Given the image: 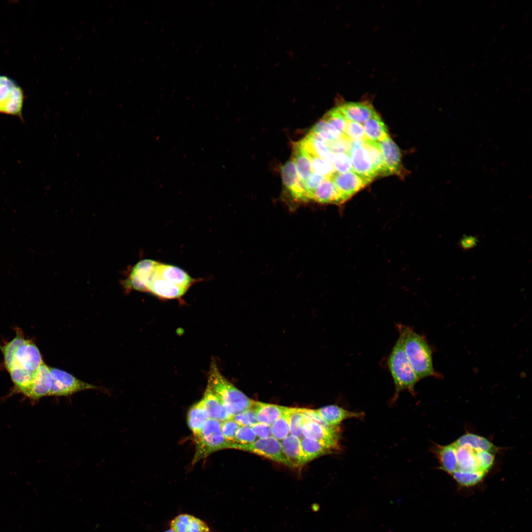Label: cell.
I'll return each mask as SVG.
<instances>
[{
    "label": "cell",
    "mask_w": 532,
    "mask_h": 532,
    "mask_svg": "<svg viewBox=\"0 0 532 532\" xmlns=\"http://www.w3.org/2000/svg\"><path fill=\"white\" fill-rule=\"evenodd\" d=\"M397 327L403 334L405 352L419 380L434 376L432 352L425 337L409 326L398 324Z\"/></svg>",
    "instance_id": "1"
},
{
    "label": "cell",
    "mask_w": 532,
    "mask_h": 532,
    "mask_svg": "<svg viewBox=\"0 0 532 532\" xmlns=\"http://www.w3.org/2000/svg\"><path fill=\"white\" fill-rule=\"evenodd\" d=\"M399 336L387 359V365L395 385V392L391 402H394L400 392L407 390L415 395V387L419 381L407 357L404 348L403 336Z\"/></svg>",
    "instance_id": "2"
},
{
    "label": "cell",
    "mask_w": 532,
    "mask_h": 532,
    "mask_svg": "<svg viewBox=\"0 0 532 532\" xmlns=\"http://www.w3.org/2000/svg\"><path fill=\"white\" fill-rule=\"evenodd\" d=\"M207 384L220 399L231 417L251 407L253 400L221 374L214 360L210 364Z\"/></svg>",
    "instance_id": "3"
},
{
    "label": "cell",
    "mask_w": 532,
    "mask_h": 532,
    "mask_svg": "<svg viewBox=\"0 0 532 532\" xmlns=\"http://www.w3.org/2000/svg\"><path fill=\"white\" fill-rule=\"evenodd\" d=\"M221 422L209 419L201 430L194 434L195 452L192 460L195 464L210 454L225 449H231L232 443L224 436Z\"/></svg>",
    "instance_id": "4"
},
{
    "label": "cell",
    "mask_w": 532,
    "mask_h": 532,
    "mask_svg": "<svg viewBox=\"0 0 532 532\" xmlns=\"http://www.w3.org/2000/svg\"><path fill=\"white\" fill-rule=\"evenodd\" d=\"M24 100L22 88L8 76L0 75V113L21 116Z\"/></svg>",
    "instance_id": "5"
},
{
    "label": "cell",
    "mask_w": 532,
    "mask_h": 532,
    "mask_svg": "<svg viewBox=\"0 0 532 532\" xmlns=\"http://www.w3.org/2000/svg\"><path fill=\"white\" fill-rule=\"evenodd\" d=\"M231 449L254 453L289 467H293L284 454L281 442L273 436L259 438L252 443L247 444L233 443Z\"/></svg>",
    "instance_id": "6"
},
{
    "label": "cell",
    "mask_w": 532,
    "mask_h": 532,
    "mask_svg": "<svg viewBox=\"0 0 532 532\" xmlns=\"http://www.w3.org/2000/svg\"><path fill=\"white\" fill-rule=\"evenodd\" d=\"M50 371L52 385L50 396H68L82 391L97 388L63 370L50 367Z\"/></svg>",
    "instance_id": "7"
},
{
    "label": "cell",
    "mask_w": 532,
    "mask_h": 532,
    "mask_svg": "<svg viewBox=\"0 0 532 532\" xmlns=\"http://www.w3.org/2000/svg\"><path fill=\"white\" fill-rule=\"evenodd\" d=\"M301 431L304 437L327 446L334 451L340 449L339 426L326 428L316 423L305 421L302 425Z\"/></svg>",
    "instance_id": "8"
},
{
    "label": "cell",
    "mask_w": 532,
    "mask_h": 532,
    "mask_svg": "<svg viewBox=\"0 0 532 532\" xmlns=\"http://www.w3.org/2000/svg\"><path fill=\"white\" fill-rule=\"evenodd\" d=\"M348 154L356 174L369 182L378 176L362 141L351 140Z\"/></svg>",
    "instance_id": "9"
},
{
    "label": "cell",
    "mask_w": 532,
    "mask_h": 532,
    "mask_svg": "<svg viewBox=\"0 0 532 532\" xmlns=\"http://www.w3.org/2000/svg\"><path fill=\"white\" fill-rule=\"evenodd\" d=\"M43 363L41 354L36 344L32 340L25 339L17 349L14 361L9 370L19 367L35 372Z\"/></svg>",
    "instance_id": "10"
},
{
    "label": "cell",
    "mask_w": 532,
    "mask_h": 532,
    "mask_svg": "<svg viewBox=\"0 0 532 532\" xmlns=\"http://www.w3.org/2000/svg\"><path fill=\"white\" fill-rule=\"evenodd\" d=\"M332 178L344 201L370 183L353 171L336 172Z\"/></svg>",
    "instance_id": "11"
},
{
    "label": "cell",
    "mask_w": 532,
    "mask_h": 532,
    "mask_svg": "<svg viewBox=\"0 0 532 532\" xmlns=\"http://www.w3.org/2000/svg\"><path fill=\"white\" fill-rule=\"evenodd\" d=\"M52 385L50 367L44 363L35 371L31 384L22 393L33 399L50 396Z\"/></svg>",
    "instance_id": "12"
},
{
    "label": "cell",
    "mask_w": 532,
    "mask_h": 532,
    "mask_svg": "<svg viewBox=\"0 0 532 532\" xmlns=\"http://www.w3.org/2000/svg\"><path fill=\"white\" fill-rule=\"evenodd\" d=\"M157 262L144 260L133 268L126 281V287L141 292H147V285Z\"/></svg>",
    "instance_id": "13"
},
{
    "label": "cell",
    "mask_w": 532,
    "mask_h": 532,
    "mask_svg": "<svg viewBox=\"0 0 532 532\" xmlns=\"http://www.w3.org/2000/svg\"><path fill=\"white\" fill-rule=\"evenodd\" d=\"M281 173L284 187L294 199L302 201L308 200L292 161L287 162L282 166Z\"/></svg>",
    "instance_id": "14"
},
{
    "label": "cell",
    "mask_w": 532,
    "mask_h": 532,
    "mask_svg": "<svg viewBox=\"0 0 532 532\" xmlns=\"http://www.w3.org/2000/svg\"><path fill=\"white\" fill-rule=\"evenodd\" d=\"M187 289L171 283L153 274L147 285V292L162 299H174L182 296Z\"/></svg>",
    "instance_id": "15"
},
{
    "label": "cell",
    "mask_w": 532,
    "mask_h": 532,
    "mask_svg": "<svg viewBox=\"0 0 532 532\" xmlns=\"http://www.w3.org/2000/svg\"><path fill=\"white\" fill-rule=\"evenodd\" d=\"M153 274L188 290L194 280L183 269L175 266L157 263Z\"/></svg>",
    "instance_id": "16"
},
{
    "label": "cell",
    "mask_w": 532,
    "mask_h": 532,
    "mask_svg": "<svg viewBox=\"0 0 532 532\" xmlns=\"http://www.w3.org/2000/svg\"><path fill=\"white\" fill-rule=\"evenodd\" d=\"M318 414L331 427H338L343 421L351 418H362V412L350 411L336 405H330L316 410Z\"/></svg>",
    "instance_id": "17"
},
{
    "label": "cell",
    "mask_w": 532,
    "mask_h": 532,
    "mask_svg": "<svg viewBox=\"0 0 532 532\" xmlns=\"http://www.w3.org/2000/svg\"><path fill=\"white\" fill-rule=\"evenodd\" d=\"M379 144L389 174H398L401 167V153L399 148L389 136L379 142Z\"/></svg>",
    "instance_id": "18"
},
{
    "label": "cell",
    "mask_w": 532,
    "mask_h": 532,
    "mask_svg": "<svg viewBox=\"0 0 532 532\" xmlns=\"http://www.w3.org/2000/svg\"><path fill=\"white\" fill-rule=\"evenodd\" d=\"M200 401L210 419L222 422L231 418L220 399L208 384Z\"/></svg>",
    "instance_id": "19"
},
{
    "label": "cell",
    "mask_w": 532,
    "mask_h": 532,
    "mask_svg": "<svg viewBox=\"0 0 532 532\" xmlns=\"http://www.w3.org/2000/svg\"><path fill=\"white\" fill-rule=\"evenodd\" d=\"M350 121L365 123L374 113L372 106L367 102H347L337 107Z\"/></svg>",
    "instance_id": "20"
},
{
    "label": "cell",
    "mask_w": 532,
    "mask_h": 532,
    "mask_svg": "<svg viewBox=\"0 0 532 532\" xmlns=\"http://www.w3.org/2000/svg\"><path fill=\"white\" fill-rule=\"evenodd\" d=\"M299 143L308 153L315 155L332 164L334 154L330 149L327 140L310 133Z\"/></svg>",
    "instance_id": "21"
},
{
    "label": "cell",
    "mask_w": 532,
    "mask_h": 532,
    "mask_svg": "<svg viewBox=\"0 0 532 532\" xmlns=\"http://www.w3.org/2000/svg\"><path fill=\"white\" fill-rule=\"evenodd\" d=\"M175 532H210L208 525L203 520L188 514L175 517L170 523Z\"/></svg>",
    "instance_id": "22"
},
{
    "label": "cell",
    "mask_w": 532,
    "mask_h": 532,
    "mask_svg": "<svg viewBox=\"0 0 532 532\" xmlns=\"http://www.w3.org/2000/svg\"><path fill=\"white\" fill-rule=\"evenodd\" d=\"M251 407L254 410L258 423L270 426L289 408L286 406L254 400Z\"/></svg>",
    "instance_id": "23"
},
{
    "label": "cell",
    "mask_w": 532,
    "mask_h": 532,
    "mask_svg": "<svg viewBox=\"0 0 532 532\" xmlns=\"http://www.w3.org/2000/svg\"><path fill=\"white\" fill-rule=\"evenodd\" d=\"M312 200L320 203L340 204L344 201L332 177H326L314 191Z\"/></svg>",
    "instance_id": "24"
},
{
    "label": "cell",
    "mask_w": 532,
    "mask_h": 532,
    "mask_svg": "<svg viewBox=\"0 0 532 532\" xmlns=\"http://www.w3.org/2000/svg\"><path fill=\"white\" fill-rule=\"evenodd\" d=\"M281 443L284 454L293 467H300L307 463L300 438L291 434L283 439Z\"/></svg>",
    "instance_id": "25"
},
{
    "label": "cell",
    "mask_w": 532,
    "mask_h": 532,
    "mask_svg": "<svg viewBox=\"0 0 532 532\" xmlns=\"http://www.w3.org/2000/svg\"><path fill=\"white\" fill-rule=\"evenodd\" d=\"M434 453L438 460L439 468L452 475L458 468L456 447L454 443L447 445H436Z\"/></svg>",
    "instance_id": "26"
},
{
    "label": "cell",
    "mask_w": 532,
    "mask_h": 532,
    "mask_svg": "<svg viewBox=\"0 0 532 532\" xmlns=\"http://www.w3.org/2000/svg\"><path fill=\"white\" fill-rule=\"evenodd\" d=\"M367 139L380 142L389 135L387 127L379 115L375 111L363 125Z\"/></svg>",
    "instance_id": "27"
},
{
    "label": "cell",
    "mask_w": 532,
    "mask_h": 532,
    "mask_svg": "<svg viewBox=\"0 0 532 532\" xmlns=\"http://www.w3.org/2000/svg\"><path fill=\"white\" fill-rule=\"evenodd\" d=\"M292 161L301 183H303L312 172L309 156L299 142L294 146Z\"/></svg>",
    "instance_id": "28"
},
{
    "label": "cell",
    "mask_w": 532,
    "mask_h": 532,
    "mask_svg": "<svg viewBox=\"0 0 532 532\" xmlns=\"http://www.w3.org/2000/svg\"><path fill=\"white\" fill-rule=\"evenodd\" d=\"M459 446L469 447L476 451H484L496 453L497 448L487 438L471 433H466L460 437L455 442Z\"/></svg>",
    "instance_id": "29"
},
{
    "label": "cell",
    "mask_w": 532,
    "mask_h": 532,
    "mask_svg": "<svg viewBox=\"0 0 532 532\" xmlns=\"http://www.w3.org/2000/svg\"><path fill=\"white\" fill-rule=\"evenodd\" d=\"M455 445L456 447V453L458 461V468L457 470L464 471H484L482 470L478 466L476 456V451L469 447L459 446L455 444Z\"/></svg>",
    "instance_id": "30"
},
{
    "label": "cell",
    "mask_w": 532,
    "mask_h": 532,
    "mask_svg": "<svg viewBox=\"0 0 532 532\" xmlns=\"http://www.w3.org/2000/svg\"><path fill=\"white\" fill-rule=\"evenodd\" d=\"M210 419L200 400L189 409L187 413V423L193 434L200 432L207 421Z\"/></svg>",
    "instance_id": "31"
},
{
    "label": "cell",
    "mask_w": 532,
    "mask_h": 532,
    "mask_svg": "<svg viewBox=\"0 0 532 532\" xmlns=\"http://www.w3.org/2000/svg\"><path fill=\"white\" fill-rule=\"evenodd\" d=\"M300 443L306 463L334 452L329 447L304 436L300 439Z\"/></svg>",
    "instance_id": "32"
},
{
    "label": "cell",
    "mask_w": 532,
    "mask_h": 532,
    "mask_svg": "<svg viewBox=\"0 0 532 532\" xmlns=\"http://www.w3.org/2000/svg\"><path fill=\"white\" fill-rule=\"evenodd\" d=\"M363 143L368 153L371 162L378 175H389L384 163L379 142L367 139Z\"/></svg>",
    "instance_id": "33"
},
{
    "label": "cell",
    "mask_w": 532,
    "mask_h": 532,
    "mask_svg": "<svg viewBox=\"0 0 532 532\" xmlns=\"http://www.w3.org/2000/svg\"><path fill=\"white\" fill-rule=\"evenodd\" d=\"M25 339L22 332L18 329L16 331V336L11 341L0 346L3 356L4 366L7 371L13 363L17 349Z\"/></svg>",
    "instance_id": "34"
},
{
    "label": "cell",
    "mask_w": 532,
    "mask_h": 532,
    "mask_svg": "<svg viewBox=\"0 0 532 532\" xmlns=\"http://www.w3.org/2000/svg\"><path fill=\"white\" fill-rule=\"evenodd\" d=\"M16 390L22 393L32 383L35 372L15 367L8 371Z\"/></svg>",
    "instance_id": "35"
},
{
    "label": "cell",
    "mask_w": 532,
    "mask_h": 532,
    "mask_svg": "<svg viewBox=\"0 0 532 532\" xmlns=\"http://www.w3.org/2000/svg\"><path fill=\"white\" fill-rule=\"evenodd\" d=\"M310 133L315 134L329 142L334 141L344 135L323 119L315 124Z\"/></svg>",
    "instance_id": "36"
},
{
    "label": "cell",
    "mask_w": 532,
    "mask_h": 532,
    "mask_svg": "<svg viewBox=\"0 0 532 532\" xmlns=\"http://www.w3.org/2000/svg\"><path fill=\"white\" fill-rule=\"evenodd\" d=\"M308 154L310 157L313 173L326 177H330L336 172L332 163L315 155Z\"/></svg>",
    "instance_id": "37"
},
{
    "label": "cell",
    "mask_w": 532,
    "mask_h": 532,
    "mask_svg": "<svg viewBox=\"0 0 532 532\" xmlns=\"http://www.w3.org/2000/svg\"><path fill=\"white\" fill-rule=\"evenodd\" d=\"M487 473L482 471H464L457 470L451 475L457 483L463 486H471L480 482Z\"/></svg>",
    "instance_id": "38"
},
{
    "label": "cell",
    "mask_w": 532,
    "mask_h": 532,
    "mask_svg": "<svg viewBox=\"0 0 532 532\" xmlns=\"http://www.w3.org/2000/svg\"><path fill=\"white\" fill-rule=\"evenodd\" d=\"M289 408L283 415L274 421L270 426L272 436L278 440H283L290 432Z\"/></svg>",
    "instance_id": "39"
},
{
    "label": "cell",
    "mask_w": 532,
    "mask_h": 532,
    "mask_svg": "<svg viewBox=\"0 0 532 532\" xmlns=\"http://www.w3.org/2000/svg\"><path fill=\"white\" fill-rule=\"evenodd\" d=\"M302 409L301 408L289 407L288 410L290 432L292 435L300 439L303 437L301 431L302 425L304 422Z\"/></svg>",
    "instance_id": "40"
},
{
    "label": "cell",
    "mask_w": 532,
    "mask_h": 532,
    "mask_svg": "<svg viewBox=\"0 0 532 532\" xmlns=\"http://www.w3.org/2000/svg\"><path fill=\"white\" fill-rule=\"evenodd\" d=\"M323 119L329 122L344 135L348 120L337 107L328 111Z\"/></svg>",
    "instance_id": "41"
},
{
    "label": "cell",
    "mask_w": 532,
    "mask_h": 532,
    "mask_svg": "<svg viewBox=\"0 0 532 532\" xmlns=\"http://www.w3.org/2000/svg\"><path fill=\"white\" fill-rule=\"evenodd\" d=\"M344 135L351 140L363 142L367 139L363 125L348 120Z\"/></svg>",
    "instance_id": "42"
},
{
    "label": "cell",
    "mask_w": 532,
    "mask_h": 532,
    "mask_svg": "<svg viewBox=\"0 0 532 532\" xmlns=\"http://www.w3.org/2000/svg\"><path fill=\"white\" fill-rule=\"evenodd\" d=\"M332 164L338 173H344L353 171L350 158L348 153H338L334 154Z\"/></svg>",
    "instance_id": "43"
},
{
    "label": "cell",
    "mask_w": 532,
    "mask_h": 532,
    "mask_svg": "<svg viewBox=\"0 0 532 532\" xmlns=\"http://www.w3.org/2000/svg\"><path fill=\"white\" fill-rule=\"evenodd\" d=\"M240 426L232 419L226 420L221 423L222 433L225 439L230 443H234L236 434Z\"/></svg>",
    "instance_id": "44"
},
{
    "label": "cell",
    "mask_w": 532,
    "mask_h": 532,
    "mask_svg": "<svg viewBox=\"0 0 532 532\" xmlns=\"http://www.w3.org/2000/svg\"><path fill=\"white\" fill-rule=\"evenodd\" d=\"M231 418L241 426L251 427L258 423L255 413L252 407L243 412L232 416Z\"/></svg>",
    "instance_id": "45"
},
{
    "label": "cell",
    "mask_w": 532,
    "mask_h": 532,
    "mask_svg": "<svg viewBox=\"0 0 532 532\" xmlns=\"http://www.w3.org/2000/svg\"><path fill=\"white\" fill-rule=\"evenodd\" d=\"M326 177L312 172L306 180L302 183L308 200H312L315 190Z\"/></svg>",
    "instance_id": "46"
},
{
    "label": "cell",
    "mask_w": 532,
    "mask_h": 532,
    "mask_svg": "<svg viewBox=\"0 0 532 532\" xmlns=\"http://www.w3.org/2000/svg\"><path fill=\"white\" fill-rule=\"evenodd\" d=\"M257 437L250 427L240 426L236 432L234 443L240 444L252 443L256 440Z\"/></svg>",
    "instance_id": "47"
},
{
    "label": "cell",
    "mask_w": 532,
    "mask_h": 532,
    "mask_svg": "<svg viewBox=\"0 0 532 532\" xmlns=\"http://www.w3.org/2000/svg\"><path fill=\"white\" fill-rule=\"evenodd\" d=\"M495 454L484 451H476V456L477 463L482 470L488 473L493 465Z\"/></svg>",
    "instance_id": "48"
},
{
    "label": "cell",
    "mask_w": 532,
    "mask_h": 532,
    "mask_svg": "<svg viewBox=\"0 0 532 532\" xmlns=\"http://www.w3.org/2000/svg\"><path fill=\"white\" fill-rule=\"evenodd\" d=\"M351 140L343 135L339 138L329 142L328 145L331 150L334 153H348L351 147Z\"/></svg>",
    "instance_id": "49"
},
{
    "label": "cell",
    "mask_w": 532,
    "mask_h": 532,
    "mask_svg": "<svg viewBox=\"0 0 532 532\" xmlns=\"http://www.w3.org/2000/svg\"><path fill=\"white\" fill-rule=\"evenodd\" d=\"M251 428L257 436L260 438H267L272 435L270 425L257 423Z\"/></svg>",
    "instance_id": "50"
},
{
    "label": "cell",
    "mask_w": 532,
    "mask_h": 532,
    "mask_svg": "<svg viewBox=\"0 0 532 532\" xmlns=\"http://www.w3.org/2000/svg\"><path fill=\"white\" fill-rule=\"evenodd\" d=\"M164 532H175L174 531H173L172 529H170V530H167V531H165Z\"/></svg>",
    "instance_id": "51"
}]
</instances>
